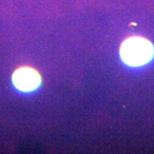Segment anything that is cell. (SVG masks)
<instances>
[{"label":"cell","mask_w":154,"mask_h":154,"mask_svg":"<svg viewBox=\"0 0 154 154\" xmlns=\"http://www.w3.org/2000/svg\"><path fill=\"white\" fill-rule=\"evenodd\" d=\"M121 58L131 66H141L149 62L153 55V47L150 42L142 37H131L121 47Z\"/></svg>","instance_id":"1"},{"label":"cell","mask_w":154,"mask_h":154,"mask_svg":"<svg viewBox=\"0 0 154 154\" xmlns=\"http://www.w3.org/2000/svg\"><path fill=\"white\" fill-rule=\"evenodd\" d=\"M12 81L17 88L24 92L35 90L41 84L39 74L31 67H21L14 73Z\"/></svg>","instance_id":"2"}]
</instances>
